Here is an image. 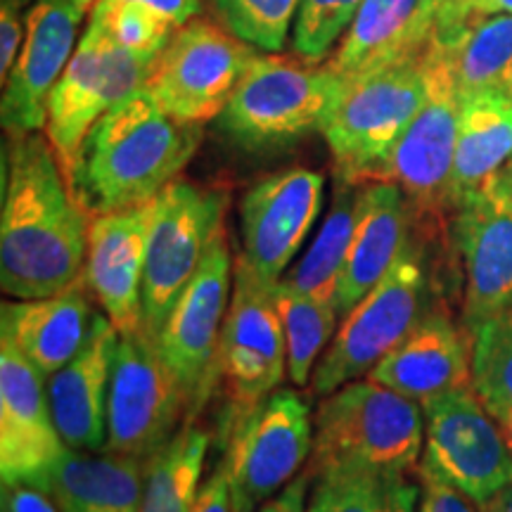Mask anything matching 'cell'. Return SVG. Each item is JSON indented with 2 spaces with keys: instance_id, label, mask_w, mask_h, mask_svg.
<instances>
[{
  "instance_id": "4dcf8cb0",
  "label": "cell",
  "mask_w": 512,
  "mask_h": 512,
  "mask_svg": "<svg viewBox=\"0 0 512 512\" xmlns=\"http://www.w3.org/2000/svg\"><path fill=\"white\" fill-rule=\"evenodd\" d=\"M434 48L451 62L460 98L501 86L512 67V15L477 19L456 41Z\"/></svg>"
},
{
  "instance_id": "9a60e30c",
  "label": "cell",
  "mask_w": 512,
  "mask_h": 512,
  "mask_svg": "<svg viewBox=\"0 0 512 512\" xmlns=\"http://www.w3.org/2000/svg\"><path fill=\"white\" fill-rule=\"evenodd\" d=\"M230 278L233 259L223 228L209 245L200 268L181 292L157 337L159 354L192 413L200 411L216 382L221 328L233 294Z\"/></svg>"
},
{
  "instance_id": "7bdbcfd3",
  "label": "cell",
  "mask_w": 512,
  "mask_h": 512,
  "mask_svg": "<svg viewBox=\"0 0 512 512\" xmlns=\"http://www.w3.org/2000/svg\"><path fill=\"white\" fill-rule=\"evenodd\" d=\"M126 3H138L155 10L176 29L185 27L192 19L202 15V0H126Z\"/></svg>"
},
{
  "instance_id": "83f0119b",
  "label": "cell",
  "mask_w": 512,
  "mask_h": 512,
  "mask_svg": "<svg viewBox=\"0 0 512 512\" xmlns=\"http://www.w3.org/2000/svg\"><path fill=\"white\" fill-rule=\"evenodd\" d=\"M356 195L358 185L339 183L335 202L320 223L316 238L302 259L280 278V285L335 306L337 285L356 228Z\"/></svg>"
},
{
  "instance_id": "30bf717a",
  "label": "cell",
  "mask_w": 512,
  "mask_h": 512,
  "mask_svg": "<svg viewBox=\"0 0 512 512\" xmlns=\"http://www.w3.org/2000/svg\"><path fill=\"white\" fill-rule=\"evenodd\" d=\"M152 60L128 53L88 19V27L48 98L46 136L64 176L72 171L91 128L145 88Z\"/></svg>"
},
{
  "instance_id": "8992f818",
  "label": "cell",
  "mask_w": 512,
  "mask_h": 512,
  "mask_svg": "<svg viewBox=\"0 0 512 512\" xmlns=\"http://www.w3.org/2000/svg\"><path fill=\"white\" fill-rule=\"evenodd\" d=\"M425 53L349 81L347 93L323 128L339 183L375 181L384 159L427 98Z\"/></svg>"
},
{
  "instance_id": "f1b7e54d",
  "label": "cell",
  "mask_w": 512,
  "mask_h": 512,
  "mask_svg": "<svg viewBox=\"0 0 512 512\" xmlns=\"http://www.w3.org/2000/svg\"><path fill=\"white\" fill-rule=\"evenodd\" d=\"M311 501L306 512H413L420 486L406 475L368 470L356 465H332L313 472Z\"/></svg>"
},
{
  "instance_id": "6da1fadb",
  "label": "cell",
  "mask_w": 512,
  "mask_h": 512,
  "mask_svg": "<svg viewBox=\"0 0 512 512\" xmlns=\"http://www.w3.org/2000/svg\"><path fill=\"white\" fill-rule=\"evenodd\" d=\"M88 211L76 200L48 136H12L0 214V287L15 299L67 290L83 275Z\"/></svg>"
},
{
  "instance_id": "f907efd6",
  "label": "cell",
  "mask_w": 512,
  "mask_h": 512,
  "mask_svg": "<svg viewBox=\"0 0 512 512\" xmlns=\"http://www.w3.org/2000/svg\"><path fill=\"white\" fill-rule=\"evenodd\" d=\"M3 512H5V510H3Z\"/></svg>"
},
{
  "instance_id": "681fc988",
  "label": "cell",
  "mask_w": 512,
  "mask_h": 512,
  "mask_svg": "<svg viewBox=\"0 0 512 512\" xmlns=\"http://www.w3.org/2000/svg\"><path fill=\"white\" fill-rule=\"evenodd\" d=\"M501 88H503V91L508 93L510 98H512V67H510V72L505 74V79H503V83H501Z\"/></svg>"
},
{
  "instance_id": "484cf974",
  "label": "cell",
  "mask_w": 512,
  "mask_h": 512,
  "mask_svg": "<svg viewBox=\"0 0 512 512\" xmlns=\"http://www.w3.org/2000/svg\"><path fill=\"white\" fill-rule=\"evenodd\" d=\"M512 162V98L501 86L460 98L456 159H453V209L494 183Z\"/></svg>"
},
{
  "instance_id": "d590c367",
  "label": "cell",
  "mask_w": 512,
  "mask_h": 512,
  "mask_svg": "<svg viewBox=\"0 0 512 512\" xmlns=\"http://www.w3.org/2000/svg\"><path fill=\"white\" fill-rule=\"evenodd\" d=\"M88 19L100 24L102 31L128 53L152 62L176 31V27H171L155 10L138 3H126V0H98Z\"/></svg>"
},
{
  "instance_id": "74e56055",
  "label": "cell",
  "mask_w": 512,
  "mask_h": 512,
  "mask_svg": "<svg viewBox=\"0 0 512 512\" xmlns=\"http://www.w3.org/2000/svg\"><path fill=\"white\" fill-rule=\"evenodd\" d=\"M31 0H0V76H10L19 48H22L24 31H27Z\"/></svg>"
},
{
  "instance_id": "1f68e13d",
  "label": "cell",
  "mask_w": 512,
  "mask_h": 512,
  "mask_svg": "<svg viewBox=\"0 0 512 512\" xmlns=\"http://www.w3.org/2000/svg\"><path fill=\"white\" fill-rule=\"evenodd\" d=\"M275 304L283 318L287 344V377L294 387L311 384V375L320 354L330 347V337L337 330L339 313L335 306L320 302L309 294L275 285Z\"/></svg>"
},
{
  "instance_id": "8d00e7d4",
  "label": "cell",
  "mask_w": 512,
  "mask_h": 512,
  "mask_svg": "<svg viewBox=\"0 0 512 512\" xmlns=\"http://www.w3.org/2000/svg\"><path fill=\"white\" fill-rule=\"evenodd\" d=\"M467 5L470 0H418V27L432 46H448L470 27Z\"/></svg>"
},
{
  "instance_id": "ffe728a7",
  "label": "cell",
  "mask_w": 512,
  "mask_h": 512,
  "mask_svg": "<svg viewBox=\"0 0 512 512\" xmlns=\"http://www.w3.org/2000/svg\"><path fill=\"white\" fill-rule=\"evenodd\" d=\"M152 202L100 214L88 230V290L119 335L143 330V273Z\"/></svg>"
},
{
  "instance_id": "5b68a950",
  "label": "cell",
  "mask_w": 512,
  "mask_h": 512,
  "mask_svg": "<svg viewBox=\"0 0 512 512\" xmlns=\"http://www.w3.org/2000/svg\"><path fill=\"white\" fill-rule=\"evenodd\" d=\"M427 98L394 150L384 159L375 181L396 183L408 197L415 228L422 238L448 233L453 214L451 178L456 159L460 93L448 57L434 46L425 53Z\"/></svg>"
},
{
  "instance_id": "603a6c76",
  "label": "cell",
  "mask_w": 512,
  "mask_h": 512,
  "mask_svg": "<svg viewBox=\"0 0 512 512\" xmlns=\"http://www.w3.org/2000/svg\"><path fill=\"white\" fill-rule=\"evenodd\" d=\"M467 337L446 311H427L368 377L420 403L463 389L472 382Z\"/></svg>"
},
{
  "instance_id": "9c48e42d",
  "label": "cell",
  "mask_w": 512,
  "mask_h": 512,
  "mask_svg": "<svg viewBox=\"0 0 512 512\" xmlns=\"http://www.w3.org/2000/svg\"><path fill=\"white\" fill-rule=\"evenodd\" d=\"M256 48L209 19H192L176 29L147 74L150 98L185 124L219 119Z\"/></svg>"
},
{
  "instance_id": "836d02e7",
  "label": "cell",
  "mask_w": 512,
  "mask_h": 512,
  "mask_svg": "<svg viewBox=\"0 0 512 512\" xmlns=\"http://www.w3.org/2000/svg\"><path fill=\"white\" fill-rule=\"evenodd\" d=\"M221 24L249 46L280 53L292 38L302 0H211Z\"/></svg>"
},
{
  "instance_id": "c3c4849f",
  "label": "cell",
  "mask_w": 512,
  "mask_h": 512,
  "mask_svg": "<svg viewBox=\"0 0 512 512\" xmlns=\"http://www.w3.org/2000/svg\"><path fill=\"white\" fill-rule=\"evenodd\" d=\"M501 425L505 427V434H508V444H510V448H512V411L508 413V418H505Z\"/></svg>"
},
{
  "instance_id": "4fadbf2b",
  "label": "cell",
  "mask_w": 512,
  "mask_h": 512,
  "mask_svg": "<svg viewBox=\"0 0 512 512\" xmlns=\"http://www.w3.org/2000/svg\"><path fill=\"white\" fill-rule=\"evenodd\" d=\"M425 406V458L420 467L444 479L479 508L512 482V451L496 418L472 389H453Z\"/></svg>"
},
{
  "instance_id": "d6a6232c",
  "label": "cell",
  "mask_w": 512,
  "mask_h": 512,
  "mask_svg": "<svg viewBox=\"0 0 512 512\" xmlns=\"http://www.w3.org/2000/svg\"><path fill=\"white\" fill-rule=\"evenodd\" d=\"M472 392L498 422L512 411V304L472 332Z\"/></svg>"
},
{
  "instance_id": "7dc6e473",
  "label": "cell",
  "mask_w": 512,
  "mask_h": 512,
  "mask_svg": "<svg viewBox=\"0 0 512 512\" xmlns=\"http://www.w3.org/2000/svg\"><path fill=\"white\" fill-rule=\"evenodd\" d=\"M69 3H74L79 10L88 12V10H93V5L98 3V0H69Z\"/></svg>"
},
{
  "instance_id": "ac0fdd59",
  "label": "cell",
  "mask_w": 512,
  "mask_h": 512,
  "mask_svg": "<svg viewBox=\"0 0 512 512\" xmlns=\"http://www.w3.org/2000/svg\"><path fill=\"white\" fill-rule=\"evenodd\" d=\"M43 375L0 337V475L3 486L36 484L67 451L50 413Z\"/></svg>"
},
{
  "instance_id": "277c9868",
  "label": "cell",
  "mask_w": 512,
  "mask_h": 512,
  "mask_svg": "<svg viewBox=\"0 0 512 512\" xmlns=\"http://www.w3.org/2000/svg\"><path fill=\"white\" fill-rule=\"evenodd\" d=\"M425 418L418 401L375 380H354L325 396L313 418L309 472L332 465L408 475L420 463Z\"/></svg>"
},
{
  "instance_id": "e0dca14e",
  "label": "cell",
  "mask_w": 512,
  "mask_h": 512,
  "mask_svg": "<svg viewBox=\"0 0 512 512\" xmlns=\"http://www.w3.org/2000/svg\"><path fill=\"white\" fill-rule=\"evenodd\" d=\"M448 238L463 266V328L472 337L512 304V207L484 188L453 209Z\"/></svg>"
},
{
  "instance_id": "ee69618b",
  "label": "cell",
  "mask_w": 512,
  "mask_h": 512,
  "mask_svg": "<svg viewBox=\"0 0 512 512\" xmlns=\"http://www.w3.org/2000/svg\"><path fill=\"white\" fill-rule=\"evenodd\" d=\"M496 15H512V0H470L467 5V24Z\"/></svg>"
},
{
  "instance_id": "ab89813d",
  "label": "cell",
  "mask_w": 512,
  "mask_h": 512,
  "mask_svg": "<svg viewBox=\"0 0 512 512\" xmlns=\"http://www.w3.org/2000/svg\"><path fill=\"white\" fill-rule=\"evenodd\" d=\"M192 512H235L233 482H230L226 460L200 489V496H197Z\"/></svg>"
},
{
  "instance_id": "d4e9b609",
  "label": "cell",
  "mask_w": 512,
  "mask_h": 512,
  "mask_svg": "<svg viewBox=\"0 0 512 512\" xmlns=\"http://www.w3.org/2000/svg\"><path fill=\"white\" fill-rule=\"evenodd\" d=\"M147 460L110 451H74L38 479L62 512H140Z\"/></svg>"
},
{
  "instance_id": "cb8c5ba5",
  "label": "cell",
  "mask_w": 512,
  "mask_h": 512,
  "mask_svg": "<svg viewBox=\"0 0 512 512\" xmlns=\"http://www.w3.org/2000/svg\"><path fill=\"white\" fill-rule=\"evenodd\" d=\"M83 275L67 290L41 299L5 302L0 337H8L43 375L67 366L91 335L95 316Z\"/></svg>"
},
{
  "instance_id": "7a4b0ae2",
  "label": "cell",
  "mask_w": 512,
  "mask_h": 512,
  "mask_svg": "<svg viewBox=\"0 0 512 512\" xmlns=\"http://www.w3.org/2000/svg\"><path fill=\"white\" fill-rule=\"evenodd\" d=\"M200 143L202 126L171 117L143 88L91 128L67 183L93 216L140 207L176 181Z\"/></svg>"
},
{
  "instance_id": "2e32d148",
  "label": "cell",
  "mask_w": 512,
  "mask_h": 512,
  "mask_svg": "<svg viewBox=\"0 0 512 512\" xmlns=\"http://www.w3.org/2000/svg\"><path fill=\"white\" fill-rule=\"evenodd\" d=\"M325 195V176L306 166L256 181L240 202L242 259L268 285H278L309 238Z\"/></svg>"
},
{
  "instance_id": "f35d334b",
  "label": "cell",
  "mask_w": 512,
  "mask_h": 512,
  "mask_svg": "<svg viewBox=\"0 0 512 512\" xmlns=\"http://www.w3.org/2000/svg\"><path fill=\"white\" fill-rule=\"evenodd\" d=\"M418 512H477L475 501L444 479L432 475L425 467H418Z\"/></svg>"
},
{
  "instance_id": "4316f807",
  "label": "cell",
  "mask_w": 512,
  "mask_h": 512,
  "mask_svg": "<svg viewBox=\"0 0 512 512\" xmlns=\"http://www.w3.org/2000/svg\"><path fill=\"white\" fill-rule=\"evenodd\" d=\"M430 38L418 27V0H363L328 64L347 81L422 55Z\"/></svg>"
},
{
  "instance_id": "5bb4252c",
  "label": "cell",
  "mask_w": 512,
  "mask_h": 512,
  "mask_svg": "<svg viewBox=\"0 0 512 512\" xmlns=\"http://www.w3.org/2000/svg\"><path fill=\"white\" fill-rule=\"evenodd\" d=\"M185 408L181 387L145 330L119 337L107 401V446L119 456L150 460L176 434Z\"/></svg>"
},
{
  "instance_id": "7c38bea8",
  "label": "cell",
  "mask_w": 512,
  "mask_h": 512,
  "mask_svg": "<svg viewBox=\"0 0 512 512\" xmlns=\"http://www.w3.org/2000/svg\"><path fill=\"white\" fill-rule=\"evenodd\" d=\"M313 453L311 406L294 389H275L259 406L235 420L228 470L235 512H249L285 489Z\"/></svg>"
},
{
  "instance_id": "f546056e",
  "label": "cell",
  "mask_w": 512,
  "mask_h": 512,
  "mask_svg": "<svg viewBox=\"0 0 512 512\" xmlns=\"http://www.w3.org/2000/svg\"><path fill=\"white\" fill-rule=\"evenodd\" d=\"M209 451V434L185 425L147 460L140 512H192Z\"/></svg>"
},
{
  "instance_id": "7402d4cb",
  "label": "cell",
  "mask_w": 512,
  "mask_h": 512,
  "mask_svg": "<svg viewBox=\"0 0 512 512\" xmlns=\"http://www.w3.org/2000/svg\"><path fill=\"white\" fill-rule=\"evenodd\" d=\"M413 228L411 202L399 185L389 181L358 185L354 238L335 294L339 316H347L380 283L413 242Z\"/></svg>"
},
{
  "instance_id": "b9f144b4",
  "label": "cell",
  "mask_w": 512,
  "mask_h": 512,
  "mask_svg": "<svg viewBox=\"0 0 512 512\" xmlns=\"http://www.w3.org/2000/svg\"><path fill=\"white\" fill-rule=\"evenodd\" d=\"M311 477L313 475L309 470L304 475L294 477L278 496L261 503L259 512H306V494H309V486L313 482Z\"/></svg>"
},
{
  "instance_id": "bcb514c9",
  "label": "cell",
  "mask_w": 512,
  "mask_h": 512,
  "mask_svg": "<svg viewBox=\"0 0 512 512\" xmlns=\"http://www.w3.org/2000/svg\"><path fill=\"white\" fill-rule=\"evenodd\" d=\"M489 188H494L498 195L503 197L505 202L510 204L512 207V162L505 166V169L501 171V174H498L496 178H494V183L489 185Z\"/></svg>"
},
{
  "instance_id": "60d3db41",
  "label": "cell",
  "mask_w": 512,
  "mask_h": 512,
  "mask_svg": "<svg viewBox=\"0 0 512 512\" xmlns=\"http://www.w3.org/2000/svg\"><path fill=\"white\" fill-rule=\"evenodd\" d=\"M3 510L5 512H62L46 491L31 484L3 486Z\"/></svg>"
},
{
  "instance_id": "52a82bcc",
  "label": "cell",
  "mask_w": 512,
  "mask_h": 512,
  "mask_svg": "<svg viewBox=\"0 0 512 512\" xmlns=\"http://www.w3.org/2000/svg\"><path fill=\"white\" fill-rule=\"evenodd\" d=\"M427 268L415 240L366 297L344 316L311 375L316 396L361 380L427 313Z\"/></svg>"
},
{
  "instance_id": "d6986e66",
  "label": "cell",
  "mask_w": 512,
  "mask_h": 512,
  "mask_svg": "<svg viewBox=\"0 0 512 512\" xmlns=\"http://www.w3.org/2000/svg\"><path fill=\"white\" fill-rule=\"evenodd\" d=\"M86 12L69 0H36L22 48L5 79L0 119L10 136L46 128L48 98L74 55Z\"/></svg>"
},
{
  "instance_id": "f6af8a7d",
  "label": "cell",
  "mask_w": 512,
  "mask_h": 512,
  "mask_svg": "<svg viewBox=\"0 0 512 512\" xmlns=\"http://www.w3.org/2000/svg\"><path fill=\"white\" fill-rule=\"evenodd\" d=\"M482 512H512V482L503 486L494 498H489L482 508Z\"/></svg>"
},
{
  "instance_id": "e575fe53",
  "label": "cell",
  "mask_w": 512,
  "mask_h": 512,
  "mask_svg": "<svg viewBox=\"0 0 512 512\" xmlns=\"http://www.w3.org/2000/svg\"><path fill=\"white\" fill-rule=\"evenodd\" d=\"M363 0H302L292 29V53L325 64L354 22Z\"/></svg>"
},
{
  "instance_id": "ba28073f",
  "label": "cell",
  "mask_w": 512,
  "mask_h": 512,
  "mask_svg": "<svg viewBox=\"0 0 512 512\" xmlns=\"http://www.w3.org/2000/svg\"><path fill=\"white\" fill-rule=\"evenodd\" d=\"M228 209V192L176 181L152 200L143 273V330L157 342L166 318L200 268Z\"/></svg>"
},
{
  "instance_id": "8fae6325",
  "label": "cell",
  "mask_w": 512,
  "mask_h": 512,
  "mask_svg": "<svg viewBox=\"0 0 512 512\" xmlns=\"http://www.w3.org/2000/svg\"><path fill=\"white\" fill-rule=\"evenodd\" d=\"M233 280L216 354V380L238 420L283 382L287 344L275 285L264 283L242 256L235 261Z\"/></svg>"
},
{
  "instance_id": "3957f363",
  "label": "cell",
  "mask_w": 512,
  "mask_h": 512,
  "mask_svg": "<svg viewBox=\"0 0 512 512\" xmlns=\"http://www.w3.org/2000/svg\"><path fill=\"white\" fill-rule=\"evenodd\" d=\"M349 81L325 64L256 55L230 95L219 126L245 150H273L323 133Z\"/></svg>"
},
{
  "instance_id": "44dd1931",
  "label": "cell",
  "mask_w": 512,
  "mask_h": 512,
  "mask_svg": "<svg viewBox=\"0 0 512 512\" xmlns=\"http://www.w3.org/2000/svg\"><path fill=\"white\" fill-rule=\"evenodd\" d=\"M119 337L112 320L98 313L83 349L67 366L50 375V413L67 448L105 451L107 401Z\"/></svg>"
}]
</instances>
